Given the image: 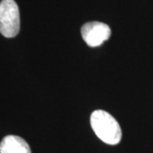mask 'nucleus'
I'll use <instances>...</instances> for the list:
<instances>
[{"instance_id": "20e7f679", "label": "nucleus", "mask_w": 153, "mask_h": 153, "mask_svg": "<svg viewBox=\"0 0 153 153\" xmlns=\"http://www.w3.org/2000/svg\"><path fill=\"white\" fill-rule=\"evenodd\" d=\"M0 153H32L27 142L16 135H7L0 143Z\"/></svg>"}, {"instance_id": "f257e3e1", "label": "nucleus", "mask_w": 153, "mask_h": 153, "mask_svg": "<svg viewBox=\"0 0 153 153\" xmlns=\"http://www.w3.org/2000/svg\"><path fill=\"white\" fill-rule=\"evenodd\" d=\"M90 124L100 140L108 145H117L122 139V129L111 115L103 110H96L91 114Z\"/></svg>"}, {"instance_id": "7ed1b4c3", "label": "nucleus", "mask_w": 153, "mask_h": 153, "mask_svg": "<svg viewBox=\"0 0 153 153\" xmlns=\"http://www.w3.org/2000/svg\"><path fill=\"white\" fill-rule=\"evenodd\" d=\"M84 42L90 47H98L111 37V31L108 25L103 22H92L85 23L81 28Z\"/></svg>"}, {"instance_id": "f03ea898", "label": "nucleus", "mask_w": 153, "mask_h": 153, "mask_svg": "<svg viewBox=\"0 0 153 153\" xmlns=\"http://www.w3.org/2000/svg\"><path fill=\"white\" fill-rule=\"evenodd\" d=\"M20 31V12L14 0H2L0 3V33L10 38Z\"/></svg>"}]
</instances>
